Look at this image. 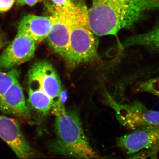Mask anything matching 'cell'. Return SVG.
Instances as JSON below:
<instances>
[{"label":"cell","instance_id":"cell-19","mask_svg":"<svg viewBox=\"0 0 159 159\" xmlns=\"http://www.w3.org/2000/svg\"><path fill=\"white\" fill-rule=\"evenodd\" d=\"M154 152V151H152ZM152 152L144 151L139 152L131 157L129 159H146L148 157L151 155Z\"/></svg>","mask_w":159,"mask_h":159},{"label":"cell","instance_id":"cell-4","mask_svg":"<svg viewBox=\"0 0 159 159\" xmlns=\"http://www.w3.org/2000/svg\"><path fill=\"white\" fill-rule=\"evenodd\" d=\"M117 116L125 127L136 130L148 127H159V111L148 109L139 101L119 105L112 101Z\"/></svg>","mask_w":159,"mask_h":159},{"label":"cell","instance_id":"cell-20","mask_svg":"<svg viewBox=\"0 0 159 159\" xmlns=\"http://www.w3.org/2000/svg\"><path fill=\"white\" fill-rule=\"evenodd\" d=\"M3 45V41L2 39V38L1 36H0V48H2Z\"/></svg>","mask_w":159,"mask_h":159},{"label":"cell","instance_id":"cell-3","mask_svg":"<svg viewBox=\"0 0 159 159\" xmlns=\"http://www.w3.org/2000/svg\"><path fill=\"white\" fill-rule=\"evenodd\" d=\"M70 29L67 56L70 68L97 58L98 43L89 25L88 10L84 4L73 3L66 7Z\"/></svg>","mask_w":159,"mask_h":159},{"label":"cell","instance_id":"cell-12","mask_svg":"<svg viewBox=\"0 0 159 159\" xmlns=\"http://www.w3.org/2000/svg\"><path fill=\"white\" fill-rule=\"evenodd\" d=\"M133 46H142L153 53H159V24L147 32L129 38L120 48L125 49Z\"/></svg>","mask_w":159,"mask_h":159},{"label":"cell","instance_id":"cell-2","mask_svg":"<svg viewBox=\"0 0 159 159\" xmlns=\"http://www.w3.org/2000/svg\"><path fill=\"white\" fill-rule=\"evenodd\" d=\"M59 99L53 104L51 112L55 116V139L50 144L53 153L74 159H99L91 146L78 115L67 111Z\"/></svg>","mask_w":159,"mask_h":159},{"label":"cell","instance_id":"cell-16","mask_svg":"<svg viewBox=\"0 0 159 159\" xmlns=\"http://www.w3.org/2000/svg\"><path fill=\"white\" fill-rule=\"evenodd\" d=\"M15 0H0V13L6 12L11 9Z\"/></svg>","mask_w":159,"mask_h":159},{"label":"cell","instance_id":"cell-8","mask_svg":"<svg viewBox=\"0 0 159 159\" xmlns=\"http://www.w3.org/2000/svg\"><path fill=\"white\" fill-rule=\"evenodd\" d=\"M66 7L54 6L51 9L52 28L48 36L50 48L65 60L68 52L70 29Z\"/></svg>","mask_w":159,"mask_h":159},{"label":"cell","instance_id":"cell-13","mask_svg":"<svg viewBox=\"0 0 159 159\" xmlns=\"http://www.w3.org/2000/svg\"><path fill=\"white\" fill-rule=\"evenodd\" d=\"M29 105L39 115L45 117L51 111L54 101L49 96L37 89L29 87Z\"/></svg>","mask_w":159,"mask_h":159},{"label":"cell","instance_id":"cell-18","mask_svg":"<svg viewBox=\"0 0 159 159\" xmlns=\"http://www.w3.org/2000/svg\"><path fill=\"white\" fill-rule=\"evenodd\" d=\"M54 6L60 7H64L70 5L73 1L72 0H51Z\"/></svg>","mask_w":159,"mask_h":159},{"label":"cell","instance_id":"cell-15","mask_svg":"<svg viewBox=\"0 0 159 159\" xmlns=\"http://www.w3.org/2000/svg\"><path fill=\"white\" fill-rule=\"evenodd\" d=\"M135 89L137 92L149 93L159 97V77L139 82Z\"/></svg>","mask_w":159,"mask_h":159},{"label":"cell","instance_id":"cell-14","mask_svg":"<svg viewBox=\"0 0 159 159\" xmlns=\"http://www.w3.org/2000/svg\"><path fill=\"white\" fill-rule=\"evenodd\" d=\"M20 72L15 68L4 72L0 68V100L16 80L19 78Z\"/></svg>","mask_w":159,"mask_h":159},{"label":"cell","instance_id":"cell-10","mask_svg":"<svg viewBox=\"0 0 159 159\" xmlns=\"http://www.w3.org/2000/svg\"><path fill=\"white\" fill-rule=\"evenodd\" d=\"M0 110L22 119L31 118L19 78L15 80L0 100Z\"/></svg>","mask_w":159,"mask_h":159},{"label":"cell","instance_id":"cell-17","mask_svg":"<svg viewBox=\"0 0 159 159\" xmlns=\"http://www.w3.org/2000/svg\"><path fill=\"white\" fill-rule=\"evenodd\" d=\"M42 1L43 0H16V4L20 6L28 5L32 6Z\"/></svg>","mask_w":159,"mask_h":159},{"label":"cell","instance_id":"cell-9","mask_svg":"<svg viewBox=\"0 0 159 159\" xmlns=\"http://www.w3.org/2000/svg\"><path fill=\"white\" fill-rule=\"evenodd\" d=\"M117 145L128 154H135L145 149L156 150L159 146V127L136 129L133 132L119 138Z\"/></svg>","mask_w":159,"mask_h":159},{"label":"cell","instance_id":"cell-11","mask_svg":"<svg viewBox=\"0 0 159 159\" xmlns=\"http://www.w3.org/2000/svg\"><path fill=\"white\" fill-rule=\"evenodd\" d=\"M51 17L29 14L20 21L18 32L27 34L37 44L47 38L52 28Z\"/></svg>","mask_w":159,"mask_h":159},{"label":"cell","instance_id":"cell-6","mask_svg":"<svg viewBox=\"0 0 159 159\" xmlns=\"http://www.w3.org/2000/svg\"><path fill=\"white\" fill-rule=\"evenodd\" d=\"M0 138L13 150L18 159H35L37 152L23 134L19 122L0 114Z\"/></svg>","mask_w":159,"mask_h":159},{"label":"cell","instance_id":"cell-7","mask_svg":"<svg viewBox=\"0 0 159 159\" xmlns=\"http://www.w3.org/2000/svg\"><path fill=\"white\" fill-rule=\"evenodd\" d=\"M37 43L24 33H18L0 55V68H14L34 57Z\"/></svg>","mask_w":159,"mask_h":159},{"label":"cell","instance_id":"cell-5","mask_svg":"<svg viewBox=\"0 0 159 159\" xmlns=\"http://www.w3.org/2000/svg\"><path fill=\"white\" fill-rule=\"evenodd\" d=\"M28 82L29 87L44 93L54 102L64 89L57 72L46 61H38L31 66L28 74Z\"/></svg>","mask_w":159,"mask_h":159},{"label":"cell","instance_id":"cell-1","mask_svg":"<svg viewBox=\"0 0 159 159\" xmlns=\"http://www.w3.org/2000/svg\"><path fill=\"white\" fill-rule=\"evenodd\" d=\"M159 10V0H93L89 25L98 36L116 35L129 29L147 12Z\"/></svg>","mask_w":159,"mask_h":159}]
</instances>
